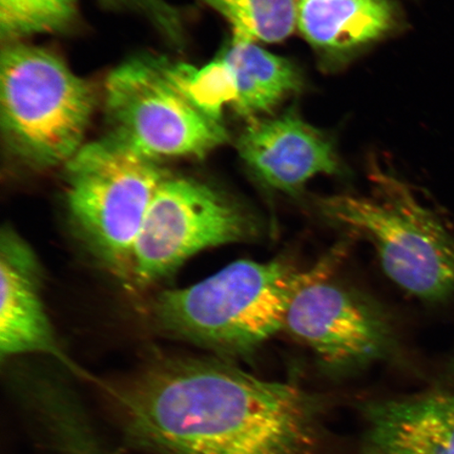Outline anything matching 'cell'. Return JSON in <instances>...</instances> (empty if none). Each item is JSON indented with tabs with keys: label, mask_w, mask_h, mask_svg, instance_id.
Instances as JSON below:
<instances>
[{
	"label": "cell",
	"mask_w": 454,
	"mask_h": 454,
	"mask_svg": "<svg viewBox=\"0 0 454 454\" xmlns=\"http://www.w3.org/2000/svg\"><path fill=\"white\" fill-rule=\"evenodd\" d=\"M229 22L232 36L280 43L298 26L299 0H199Z\"/></svg>",
	"instance_id": "14"
},
{
	"label": "cell",
	"mask_w": 454,
	"mask_h": 454,
	"mask_svg": "<svg viewBox=\"0 0 454 454\" xmlns=\"http://www.w3.org/2000/svg\"><path fill=\"white\" fill-rule=\"evenodd\" d=\"M251 209L215 187L168 176L159 186L134 248L132 279L146 286L163 279L207 248L260 236Z\"/></svg>",
	"instance_id": "7"
},
{
	"label": "cell",
	"mask_w": 454,
	"mask_h": 454,
	"mask_svg": "<svg viewBox=\"0 0 454 454\" xmlns=\"http://www.w3.org/2000/svg\"><path fill=\"white\" fill-rule=\"evenodd\" d=\"M300 271L284 260H239L159 296L154 316L169 336L227 357L252 356L283 331Z\"/></svg>",
	"instance_id": "2"
},
{
	"label": "cell",
	"mask_w": 454,
	"mask_h": 454,
	"mask_svg": "<svg viewBox=\"0 0 454 454\" xmlns=\"http://www.w3.org/2000/svg\"><path fill=\"white\" fill-rule=\"evenodd\" d=\"M336 258L300 271L283 331L308 348L328 372L360 371L387 359L396 348L393 323L382 306L333 280Z\"/></svg>",
	"instance_id": "8"
},
{
	"label": "cell",
	"mask_w": 454,
	"mask_h": 454,
	"mask_svg": "<svg viewBox=\"0 0 454 454\" xmlns=\"http://www.w3.org/2000/svg\"><path fill=\"white\" fill-rule=\"evenodd\" d=\"M359 454H454V393L368 402Z\"/></svg>",
	"instance_id": "11"
},
{
	"label": "cell",
	"mask_w": 454,
	"mask_h": 454,
	"mask_svg": "<svg viewBox=\"0 0 454 454\" xmlns=\"http://www.w3.org/2000/svg\"><path fill=\"white\" fill-rule=\"evenodd\" d=\"M395 21L391 0H299L300 33L325 51H348L377 41Z\"/></svg>",
	"instance_id": "12"
},
{
	"label": "cell",
	"mask_w": 454,
	"mask_h": 454,
	"mask_svg": "<svg viewBox=\"0 0 454 454\" xmlns=\"http://www.w3.org/2000/svg\"><path fill=\"white\" fill-rule=\"evenodd\" d=\"M372 180V196L320 199L323 217L371 243L403 291L429 304L454 299V232L395 176L377 169Z\"/></svg>",
	"instance_id": "4"
},
{
	"label": "cell",
	"mask_w": 454,
	"mask_h": 454,
	"mask_svg": "<svg viewBox=\"0 0 454 454\" xmlns=\"http://www.w3.org/2000/svg\"><path fill=\"white\" fill-rule=\"evenodd\" d=\"M65 168L74 224L107 268L132 279L136 242L168 174L111 135L85 144Z\"/></svg>",
	"instance_id": "5"
},
{
	"label": "cell",
	"mask_w": 454,
	"mask_h": 454,
	"mask_svg": "<svg viewBox=\"0 0 454 454\" xmlns=\"http://www.w3.org/2000/svg\"><path fill=\"white\" fill-rule=\"evenodd\" d=\"M157 60L169 81L199 111L223 122L224 107L234 106L237 99L235 79L223 57L201 67L164 59Z\"/></svg>",
	"instance_id": "15"
},
{
	"label": "cell",
	"mask_w": 454,
	"mask_h": 454,
	"mask_svg": "<svg viewBox=\"0 0 454 454\" xmlns=\"http://www.w3.org/2000/svg\"><path fill=\"white\" fill-rule=\"evenodd\" d=\"M111 410L146 454H315L325 403L226 360L152 362L113 387Z\"/></svg>",
	"instance_id": "1"
},
{
	"label": "cell",
	"mask_w": 454,
	"mask_h": 454,
	"mask_svg": "<svg viewBox=\"0 0 454 454\" xmlns=\"http://www.w3.org/2000/svg\"><path fill=\"white\" fill-rule=\"evenodd\" d=\"M78 19V0H0L4 44L44 34L66 33Z\"/></svg>",
	"instance_id": "16"
},
{
	"label": "cell",
	"mask_w": 454,
	"mask_h": 454,
	"mask_svg": "<svg viewBox=\"0 0 454 454\" xmlns=\"http://www.w3.org/2000/svg\"><path fill=\"white\" fill-rule=\"evenodd\" d=\"M220 56L235 79L237 99L232 107L243 116L270 112L301 87L291 61L247 39L232 36Z\"/></svg>",
	"instance_id": "13"
},
{
	"label": "cell",
	"mask_w": 454,
	"mask_h": 454,
	"mask_svg": "<svg viewBox=\"0 0 454 454\" xmlns=\"http://www.w3.org/2000/svg\"><path fill=\"white\" fill-rule=\"evenodd\" d=\"M105 106L109 135L157 161L203 158L229 138L223 122L199 111L155 57L130 59L113 70Z\"/></svg>",
	"instance_id": "6"
},
{
	"label": "cell",
	"mask_w": 454,
	"mask_h": 454,
	"mask_svg": "<svg viewBox=\"0 0 454 454\" xmlns=\"http://www.w3.org/2000/svg\"><path fill=\"white\" fill-rule=\"evenodd\" d=\"M94 85L52 51L21 42L0 56V126L10 155L32 168L66 166L84 144Z\"/></svg>",
	"instance_id": "3"
},
{
	"label": "cell",
	"mask_w": 454,
	"mask_h": 454,
	"mask_svg": "<svg viewBox=\"0 0 454 454\" xmlns=\"http://www.w3.org/2000/svg\"><path fill=\"white\" fill-rule=\"evenodd\" d=\"M106 4L130 9L152 22L158 31L175 44L184 43V24L178 10L167 0H101Z\"/></svg>",
	"instance_id": "17"
},
{
	"label": "cell",
	"mask_w": 454,
	"mask_h": 454,
	"mask_svg": "<svg viewBox=\"0 0 454 454\" xmlns=\"http://www.w3.org/2000/svg\"><path fill=\"white\" fill-rule=\"evenodd\" d=\"M237 149L261 183L284 192L340 169L326 136L293 113L253 121L238 139Z\"/></svg>",
	"instance_id": "9"
},
{
	"label": "cell",
	"mask_w": 454,
	"mask_h": 454,
	"mask_svg": "<svg viewBox=\"0 0 454 454\" xmlns=\"http://www.w3.org/2000/svg\"><path fill=\"white\" fill-rule=\"evenodd\" d=\"M35 254L11 227L0 240V354L61 357L41 294Z\"/></svg>",
	"instance_id": "10"
}]
</instances>
